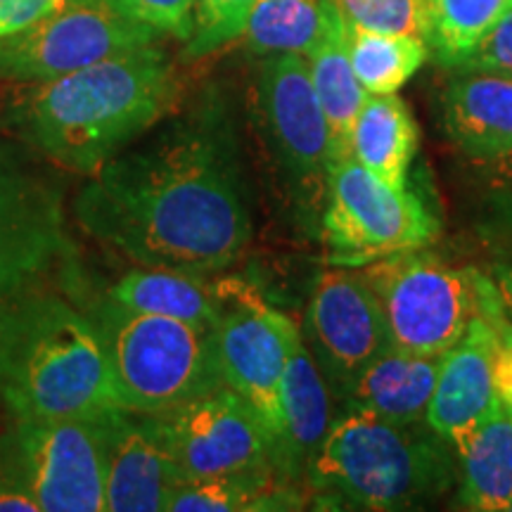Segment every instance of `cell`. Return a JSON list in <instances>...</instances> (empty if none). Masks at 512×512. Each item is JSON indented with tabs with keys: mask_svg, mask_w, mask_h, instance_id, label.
I'll return each mask as SVG.
<instances>
[{
	"mask_svg": "<svg viewBox=\"0 0 512 512\" xmlns=\"http://www.w3.org/2000/svg\"><path fill=\"white\" fill-rule=\"evenodd\" d=\"M306 335L318 368L339 396L389 347L382 304L363 271L335 266L313 285Z\"/></svg>",
	"mask_w": 512,
	"mask_h": 512,
	"instance_id": "cell-13",
	"label": "cell"
},
{
	"mask_svg": "<svg viewBox=\"0 0 512 512\" xmlns=\"http://www.w3.org/2000/svg\"><path fill=\"white\" fill-rule=\"evenodd\" d=\"M98 328L124 411L162 415L223 384L214 325L128 311L112 302Z\"/></svg>",
	"mask_w": 512,
	"mask_h": 512,
	"instance_id": "cell-5",
	"label": "cell"
},
{
	"mask_svg": "<svg viewBox=\"0 0 512 512\" xmlns=\"http://www.w3.org/2000/svg\"><path fill=\"white\" fill-rule=\"evenodd\" d=\"M283 432L275 446L273 465L283 477H306L311 458L330 427V389L306 347L302 332H294L280 382Z\"/></svg>",
	"mask_w": 512,
	"mask_h": 512,
	"instance_id": "cell-17",
	"label": "cell"
},
{
	"mask_svg": "<svg viewBox=\"0 0 512 512\" xmlns=\"http://www.w3.org/2000/svg\"><path fill=\"white\" fill-rule=\"evenodd\" d=\"M223 309L216 323V354L226 387L254 408L273 439V458L283 432L280 382L297 323L275 311L238 280L219 283Z\"/></svg>",
	"mask_w": 512,
	"mask_h": 512,
	"instance_id": "cell-10",
	"label": "cell"
},
{
	"mask_svg": "<svg viewBox=\"0 0 512 512\" xmlns=\"http://www.w3.org/2000/svg\"><path fill=\"white\" fill-rule=\"evenodd\" d=\"M183 484L155 415L117 411L105 418V510L159 512Z\"/></svg>",
	"mask_w": 512,
	"mask_h": 512,
	"instance_id": "cell-15",
	"label": "cell"
},
{
	"mask_svg": "<svg viewBox=\"0 0 512 512\" xmlns=\"http://www.w3.org/2000/svg\"><path fill=\"white\" fill-rule=\"evenodd\" d=\"M159 36L107 0H67L29 29L0 38V76L19 83L60 79L110 57L155 46Z\"/></svg>",
	"mask_w": 512,
	"mask_h": 512,
	"instance_id": "cell-8",
	"label": "cell"
},
{
	"mask_svg": "<svg viewBox=\"0 0 512 512\" xmlns=\"http://www.w3.org/2000/svg\"><path fill=\"white\" fill-rule=\"evenodd\" d=\"M328 264L363 268L392 254L427 249L439 223L415 192L392 188L354 157L328 166L323 216Z\"/></svg>",
	"mask_w": 512,
	"mask_h": 512,
	"instance_id": "cell-7",
	"label": "cell"
},
{
	"mask_svg": "<svg viewBox=\"0 0 512 512\" xmlns=\"http://www.w3.org/2000/svg\"><path fill=\"white\" fill-rule=\"evenodd\" d=\"M176 93L169 57L145 46L36 83L19 105V124L43 155L93 176L155 126Z\"/></svg>",
	"mask_w": 512,
	"mask_h": 512,
	"instance_id": "cell-2",
	"label": "cell"
},
{
	"mask_svg": "<svg viewBox=\"0 0 512 512\" xmlns=\"http://www.w3.org/2000/svg\"><path fill=\"white\" fill-rule=\"evenodd\" d=\"M67 249L60 192L46 178L0 150V332L19 297Z\"/></svg>",
	"mask_w": 512,
	"mask_h": 512,
	"instance_id": "cell-11",
	"label": "cell"
},
{
	"mask_svg": "<svg viewBox=\"0 0 512 512\" xmlns=\"http://www.w3.org/2000/svg\"><path fill=\"white\" fill-rule=\"evenodd\" d=\"M494 171H496V176L501 178L503 185L512 188V152L510 155H505L503 159H498V162H494Z\"/></svg>",
	"mask_w": 512,
	"mask_h": 512,
	"instance_id": "cell-37",
	"label": "cell"
},
{
	"mask_svg": "<svg viewBox=\"0 0 512 512\" xmlns=\"http://www.w3.org/2000/svg\"><path fill=\"white\" fill-rule=\"evenodd\" d=\"M510 10L512 0H430L427 46L439 64L456 69Z\"/></svg>",
	"mask_w": 512,
	"mask_h": 512,
	"instance_id": "cell-27",
	"label": "cell"
},
{
	"mask_svg": "<svg viewBox=\"0 0 512 512\" xmlns=\"http://www.w3.org/2000/svg\"><path fill=\"white\" fill-rule=\"evenodd\" d=\"M418 152V126L396 93L370 95L351 128V157L392 188H406Z\"/></svg>",
	"mask_w": 512,
	"mask_h": 512,
	"instance_id": "cell-22",
	"label": "cell"
},
{
	"mask_svg": "<svg viewBox=\"0 0 512 512\" xmlns=\"http://www.w3.org/2000/svg\"><path fill=\"white\" fill-rule=\"evenodd\" d=\"M496 238L512 242V192L498 200L496 204V219H494Z\"/></svg>",
	"mask_w": 512,
	"mask_h": 512,
	"instance_id": "cell-36",
	"label": "cell"
},
{
	"mask_svg": "<svg viewBox=\"0 0 512 512\" xmlns=\"http://www.w3.org/2000/svg\"><path fill=\"white\" fill-rule=\"evenodd\" d=\"M128 19L152 27L159 34H169L188 41L192 34L195 0H107Z\"/></svg>",
	"mask_w": 512,
	"mask_h": 512,
	"instance_id": "cell-30",
	"label": "cell"
},
{
	"mask_svg": "<svg viewBox=\"0 0 512 512\" xmlns=\"http://www.w3.org/2000/svg\"><path fill=\"white\" fill-rule=\"evenodd\" d=\"M491 280H494L498 297H501L505 316H508L512 323V266L510 264L494 266V275H491Z\"/></svg>",
	"mask_w": 512,
	"mask_h": 512,
	"instance_id": "cell-35",
	"label": "cell"
},
{
	"mask_svg": "<svg viewBox=\"0 0 512 512\" xmlns=\"http://www.w3.org/2000/svg\"><path fill=\"white\" fill-rule=\"evenodd\" d=\"M444 131L472 162L494 164L512 152V76L463 74L441 98Z\"/></svg>",
	"mask_w": 512,
	"mask_h": 512,
	"instance_id": "cell-18",
	"label": "cell"
},
{
	"mask_svg": "<svg viewBox=\"0 0 512 512\" xmlns=\"http://www.w3.org/2000/svg\"><path fill=\"white\" fill-rule=\"evenodd\" d=\"M0 370L19 420H105L124 411L100 328L62 299L17 306L0 332Z\"/></svg>",
	"mask_w": 512,
	"mask_h": 512,
	"instance_id": "cell-3",
	"label": "cell"
},
{
	"mask_svg": "<svg viewBox=\"0 0 512 512\" xmlns=\"http://www.w3.org/2000/svg\"><path fill=\"white\" fill-rule=\"evenodd\" d=\"M508 512H512V501H510V505H508Z\"/></svg>",
	"mask_w": 512,
	"mask_h": 512,
	"instance_id": "cell-38",
	"label": "cell"
},
{
	"mask_svg": "<svg viewBox=\"0 0 512 512\" xmlns=\"http://www.w3.org/2000/svg\"><path fill=\"white\" fill-rule=\"evenodd\" d=\"M382 304L389 347L441 358L479 313V275L425 249L392 254L361 268Z\"/></svg>",
	"mask_w": 512,
	"mask_h": 512,
	"instance_id": "cell-6",
	"label": "cell"
},
{
	"mask_svg": "<svg viewBox=\"0 0 512 512\" xmlns=\"http://www.w3.org/2000/svg\"><path fill=\"white\" fill-rule=\"evenodd\" d=\"M494 354L496 330L479 311L465 335L441 356L427 425L451 444L458 458L501 403L494 384Z\"/></svg>",
	"mask_w": 512,
	"mask_h": 512,
	"instance_id": "cell-16",
	"label": "cell"
},
{
	"mask_svg": "<svg viewBox=\"0 0 512 512\" xmlns=\"http://www.w3.org/2000/svg\"><path fill=\"white\" fill-rule=\"evenodd\" d=\"M3 477L27 489L41 512H102L105 420H19Z\"/></svg>",
	"mask_w": 512,
	"mask_h": 512,
	"instance_id": "cell-9",
	"label": "cell"
},
{
	"mask_svg": "<svg viewBox=\"0 0 512 512\" xmlns=\"http://www.w3.org/2000/svg\"><path fill=\"white\" fill-rule=\"evenodd\" d=\"M256 91L268 136L290 176L299 183L328 178L330 131L309 60L297 53L266 55Z\"/></svg>",
	"mask_w": 512,
	"mask_h": 512,
	"instance_id": "cell-14",
	"label": "cell"
},
{
	"mask_svg": "<svg viewBox=\"0 0 512 512\" xmlns=\"http://www.w3.org/2000/svg\"><path fill=\"white\" fill-rule=\"evenodd\" d=\"M0 512H41L27 489L0 477Z\"/></svg>",
	"mask_w": 512,
	"mask_h": 512,
	"instance_id": "cell-34",
	"label": "cell"
},
{
	"mask_svg": "<svg viewBox=\"0 0 512 512\" xmlns=\"http://www.w3.org/2000/svg\"><path fill=\"white\" fill-rule=\"evenodd\" d=\"M323 34V0H256L245 31L252 53L309 55Z\"/></svg>",
	"mask_w": 512,
	"mask_h": 512,
	"instance_id": "cell-26",
	"label": "cell"
},
{
	"mask_svg": "<svg viewBox=\"0 0 512 512\" xmlns=\"http://www.w3.org/2000/svg\"><path fill=\"white\" fill-rule=\"evenodd\" d=\"M110 294L114 304L128 311L214 325V328L223 309L219 285H209L204 275L174 271V268H131L114 283Z\"/></svg>",
	"mask_w": 512,
	"mask_h": 512,
	"instance_id": "cell-21",
	"label": "cell"
},
{
	"mask_svg": "<svg viewBox=\"0 0 512 512\" xmlns=\"http://www.w3.org/2000/svg\"><path fill=\"white\" fill-rule=\"evenodd\" d=\"M67 0H0V38L29 29Z\"/></svg>",
	"mask_w": 512,
	"mask_h": 512,
	"instance_id": "cell-33",
	"label": "cell"
},
{
	"mask_svg": "<svg viewBox=\"0 0 512 512\" xmlns=\"http://www.w3.org/2000/svg\"><path fill=\"white\" fill-rule=\"evenodd\" d=\"M306 479L356 510H415L451 489L458 456L427 420L394 425L344 411L330 422Z\"/></svg>",
	"mask_w": 512,
	"mask_h": 512,
	"instance_id": "cell-4",
	"label": "cell"
},
{
	"mask_svg": "<svg viewBox=\"0 0 512 512\" xmlns=\"http://www.w3.org/2000/svg\"><path fill=\"white\" fill-rule=\"evenodd\" d=\"M349 29L430 38V0H330Z\"/></svg>",
	"mask_w": 512,
	"mask_h": 512,
	"instance_id": "cell-28",
	"label": "cell"
},
{
	"mask_svg": "<svg viewBox=\"0 0 512 512\" xmlns=\"http://www.w3.org/2000/svg\"><path fill=\"white\" fill-rule=\"evenodd\" d=\"M439 366L441 358L387 347L368 363L349 392L342 396L344 406L347 411L394 422V425L427 420Z\"/></svg>",
	"mask_w": 512,
	"mask_h": 512,
	"instance_id": "cell-19",
	"label": "cell"
},
{
	"mask_svg": "<svg viewBox=\"0 0 512 512\" xmlns=\"http://www.w3.org/2000/svg\"><path fill=\"white\" fill-rule=\"evenodd\" d=\"M275 467L228 472L183 482L171 496V512H240V510H297L304 498L275 477Z\"/></svg>",
	"mask_w": 512,
	"mask_h": 512,
	"instance_id": "cell-24",
	"label": "cell"
},
{
	"mask_svg": "<svg viewBox=\"0 0 512 512\" xmlns=\"http://www.w3.org/2000/svg\"><path fill=\"white\" fill-rule=\"evenodd\" d=\"M460 510L503 512L512 501V415L503 403L482 422L458 458Z\"/></svg>",
	"mask_w": 512,
	"mask_h": 512,
	"instance_id": "cell-23",
	"label": "cell"
},
{
	"mask_svg": "<svg viewBox=\"0 0 512 512\" xmlns=\"http://www.w3.org/2000/svg\"><path fill=\"white\" fill-rule=\"evenodd\" d=\"M306 60H309L313 88L328 119L330 166L339 159L351 157V128L368 98L366 88L361 86L351 67L349 27L330 0H323V34Z\"/></svg>",
	"mask_w": 512,
	"mask_h": 512,
	"instance_id": "cell-20",
	"label": "cell"
},
{
	"mask_svg": "<svg viewBox=\"0 0 512 512\" xmlns=\"http://www.w3.org/2000/svg\"><path fill=\"white\" fill-rule=\"evenodd\" d=\"M79 226L136 266L207 275L252 240L228 121L200 110L95 171L74 202Z\"/></svg>",
	"mask_w": 512,
	"mask_h": 512,
	"instance_id": "cell-1",
	"label": "cell"
},
{
	"mask_svg": "<svg viewBox=\"0 0 512 512\" xmlns=\"http://www.w3.org/2000/svg\"><path fill=\"white\" fill-rule=\"evenodd\" d=\"M256 0H195L188 57H204L238 41Z\"/></svg>",
	"mask_w": 512,
	"mask_h": 512,
	"instance_id": "cell-29",
	"label": "cell"
},
{
	"mask_svg": "<svg viewBox=\"0 0 512 512\" xmlns=\"http://www.w3.org/2000/svg\"><path fill=\"white\" fill-rule=\"evenodd\" d=\"M155 418L183 482L275 467L266 425L226 384Z\"/></svg>",
	"mask_w": 512,
	"mask_h": 512,
	"instance_id": "cell-12",
	"label": "cell"
},
{
	"mask_svg": "<svg viewBox=\"0 0 512 512\" xmlns=\"http://www.w3.org/2000/svg\"><path fill=\"white\" fill-rule=\"evenodd\" d=\"M460 74L512 76V10L505 15L472 53L456 64Z\"/></svg>",
	"mask_w": 512,
	"mask_h": 512,
	"instance_id": "cell-31",
	"label": "cell"
},
{
	"mask_svg": "<svg viewBox=\"0 0 512 512\" xmlns=\"http://www.w3.org/2000/svg\"><path fill=\"white\" fill-rule=\"evenodd\" d=\"M349 57L356 79L370 95L396 93L430 57L420 36L349 29Z\"/></svg>",
	"mask_w": 512,
	"mask_h": 512,
	"instance_id": "cell-25",
	"label": "cell"
},
{
	"mask_svg": "<svg viewBox=\"0 0 512 512\" xmlns=\"http://www.w3.org/2000/svg\"><path fill=\"white\" fill-rule=\"evenodd\" d=\"M491 325L496 330V354H494V384L498 401L512 415V323L503 309L491 311Z\"/></svg>",
	"mask_w": 512,
	"mask_h": 512,
	"instance_id": "cell-32",
	"label": "cell"
}]
</instances>
